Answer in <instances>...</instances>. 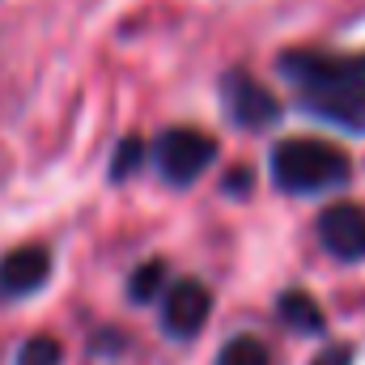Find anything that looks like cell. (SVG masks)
<instances>
[{"instance_id":"cell-5","label":"cell","mask_w":365,"mask_h":365,"mask_svg":"<svg viewBox=\"0 0 365 365\" xmlns=\"http://www.w3.org/2000/svg\"><path fill=\"white\" fill-rule=\"evenodd\" d=\"M212 314V293L204 280H175L162 297V331L175 340H195Z\"/></svg>"},{"instance_id":"cell-14","label":"cell","mask_w":365,"mask_h":365,"mask_svg":"<svg viewBox=\"0 0 365 365\" xmlns=\"http://www.w3.org/2000/svg\"><path fill=\"white\" fill-rule=\"evenodd\" d=\"M247 182H251V170H238V175L230 170V175H225V191H238V195H242V191H247Z\"/></svg>"},{"instance_id":"cell-3","label":"cell","mask_w":365,"mask_h":365,"mask_svg":"<svg viewBox=\"0 0 365 365\" xmlns=\"http://www.w3.org/2000/svg\"><path fill=\"white\" fill-rule=\"evenodd\" d=\"M153 153H158L162 179L175 182V187H187V182H195L208 166H212L217 140H212L208 132H195V128H170V132L158 136Z\"/></svg>"},{"instance_id":"cell-8","label":"cell","mask_w":365,"mask_h":365,"mask_svg":"<svg viewBox=\"0 0 365 365\" xmlns=\"http://www.w3.org/2000/svg\"><path fill=\"white\" fill-rule=\"evenodd\" d=\"M276 310H280V319L293 327V331H306V336H319L327 323H323V310H319V302L306 293V289H284L280 293V302H276Z\"/></svg>"},{"instance_id":"cell-10","label":"cell","mask_w":365,"mask_h":365,"mask_svg":"<svg viewBox=\"0 0 365 365\" xmlns=\"http://www.w3.org/2000/svg\"><path fill=\"white\" fill-rule=\"evenodd\" d=\"M162 284H166V264L162 259H145L128 280V297L132 302H153L162 293Z\"/></svg>"},{"instance_id":"cell-6","label":"cell","mask_w":365,"mask_h":365,"mask_svg":"<svg viewBox=\"0 0 365 365\" xmlns=\"http://www.w3.org/2000/svg\"><path fill=\"white\" fill-rule=\"evenodd\" d=\"M319 242L340 264L365 259V204H331L319 212Z\"/></svg>"},{"instance_id":"cell-9","label":"cell","mask_w":365,"mask_h":365,"mask_svg":"<svg viewBox=\"0 0 365 365\" xmlns=\"http://www.w3.org/2000/svg\"><path fill=\"white\" fill-rule=\"evenodd\" d=\"M217 365H272V357H268L264 340H255V336H234V340L221 344Z\"/></svg>"},{"instance_id":"cell-4","label":"cell","mask_w":365,"mask_h":365,"mask_svg":"<svg viewBox=\"0 0 365 365\" xmlns=\"http://www.w3.org/2000/svg\"><path fill=\"white\" fill-rule=\"evenodd\" d=\"M221 110L242 132H264L280 119V102L268 86H259L251 73H225L221 77Z\"/></svg>"},{"instance_id":"cell-11","label":"cell","mask_w":365,"mask_h":365,"mask_svg":"<svg viewBox=\"0 0 365 365\" xmlns=\"http://www.w3.org/2000/svg\"><path fill=\"white\" fill-rule=\"evenodd\" d=\"M17 365H64V349L56 336H30L17 353Z\"/></svg>"},{"instance_id":"cell-2","label":"cell","mask_w":365,"mask_h":365,"mask_svg":"<svg viewBox=\"0 0 365 365\" xmlns=\"http://www.w3.org/2000/svg\"><path fill=\"white\" fill-rule=\"evenodd\" d=\"M353 179V162L331 140L293 136L272 149V182L289 195H319Z\"/></svg>"},{"instance_id":"cell-13","label":"cell","mask_w":365,"mask_h":365,"mask_svg":"<svg viewBox=\"0 0 365 365\" xmlns=\"http://www.w3.org/2000/svg\"><path fill=\"white\" fill-rule=\"evenodd\" d=\"M310 365H353V353L349 349H327V353H319Z\"/></svg>"},{"instance_id":"cell-1","label":"cell","mask_w":365,"mask_h":365,"mask_svg":"<svg viewBox=\"0 0 365 365\" xmlns=\"http://www.w3.org/2000/svg\"><path fill=\"white\" fill-rule=\"evenodd\" d=\"M284 81L297 86L302 106L314 119L340 123L365 136V51L357 56H327V51H284L280 64Z\"/></svg>"},{"instance_id":"cell-7","label":"cell","mask_w":365,"mask_h":365,"mask_svg":"<svg viewBox=\"0 0 365 365\" xmlns=\"http://www.w3.org/2000/svg\"><path fill=\"white\" fill-rule=\"evenodd\" d=\"M51 255L43 247H17L0 259V297H30L47 284Z\"/></svg>"},{"instance_id":"cell-12","label":"cell","mask_w":365,"mask_h":365,"mask_svg":"<svg viewBox=\"0 0 365 365\" xmlns=\"http://www.w3.org/2000/svg\"><path fill=\"white\" fill-rule=\"evenodd\" d=\"M140 162H145V140H140V136H123L119 149H115V162H110V179L123 182Z\"/></svg>"}]
</instances>
